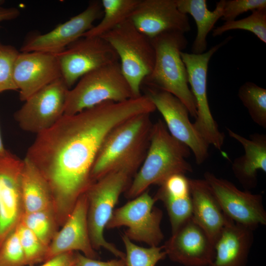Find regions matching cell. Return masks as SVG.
<instances>
[{
	"label": "cell",
	"instance_id": "cell-1",
	"mask_svg": "<svg viewBox=\"0 0 266 266\" xmlns=\"http://www.w3.org/2000/svg\"><path fill=\"white\" fill-rule=\"evenodd\" d=\"M153 111L152 103L145 95L122 102L105 101L74 115H64L36 134L25 158L48 182L59 226L93 183L91 170L107 135L129 119Z\"/></svg>",
	"mask_w": 266,
	"mask_h": 266
},
{
	"label": "cell",
	"instance_id": "cell-2",
	"mask_svg": "<svg viewBox=\"0 0 266 266\" xmlns=\"http://www.w3.org/2000/svg\"><path fill=\"white\" fill-rule=\"evenodd\" d=\"M150 114L143 113L121 123L103 140L91 172L94 183L114 171L132 175L142 164L149 144L153 124Z\"/></svg>",
	"mask_w": 266,
	"mask_h": 266
},
{
	"label": "cell",
	"instance_id": "cell-3",
	"mask_svg": "<svg viewBox=\"0 0 266 266\" xmlns=\"http://www.w3.org/2000/svg\"><path fill=\"white\" fill-rule=\"evenodd\" d=\"M190 149L174 138L165 123L159 120L153 124L148 150L141 166L127 189L125 197L133 199L151 185H161L175 174L192 172L187 161Z\"/></svg>",
	"mask_w": 266,
	"mask_h": 266
},
{
	"label": "cell",
	"instance_id": "cell-4",
	"mask_svg": "<svg viewBox=\"0 0 266 266\" xmlns=\"http://www.w3.org/2000/svg\"><path fill=\"white\" fill-rule=\"evenodd\" d=\"M155 50V61L152 71L144 79L150 88L169 93L187 107L196 118L195 99L189 86L188 74L181 53L188 44L184 33L179 32L163 33L150 39Z\"/></svg>",
	"mask_w": 266,
	"mask_h": 266
},
{
	"label": "cell",
	"instance_id": "cell-5",
	"mask_svg": "<svg viewBox=\"0 0 266 266\" xmlns=\"http://www.w3.org/2000/svg\"><path fill=\"white\" fill-rule=\"evenodd\" d=\"M100 37L116 52L134 97L141 96V86L155 64V52L151 39L140 33L129 18Z\"/></svg>",
	"mask_w": 266,
	"mask_h": 266
},
{
	"label": "cell",
	"instance_id": "cell-6",
	"mask_svg": "<svg viewBox=\"0 0 266 266\" xmlns=\"http://www.w3.org/2000/svg\"><path fill=\"white\" fill-rule=\"evenodd\" d=\"M134 98L119 62L92 70L81 77L67 94L64 114L71 115L105 101Z\"/></svg>",
	"mask_w": 266,
	"mask_h": 266
},
{
	"label": "cell",
	"instance_id": "cell-7",
	"mask_svg": "<svg viewBox=\"0 0 266 266\" xmlns=\"http://www.w3.org/2000/svg\"><path fill=\"white\" fill-rule=\"evenodd\" d=\"M131 175L125 170L111 172L94 182L85 193L89 233L94 249L103 248L123 260L125 253L107 241L103 232L120 195L129 185Z\"/></svg>",
	"mask_w": 266,
	"mask_h": 266
},
{
	"label": "cell",
	"instance_id": "cell-8",
	"mask_svg": "<svg viewBox=\"0 0 266 266\" xmlns=\"http://www.w3.org/2000/svg\"><path fill=\"white\" fill-rule=\"evenodd\" d=\"M233 37L229 36L202 54H195L183 51L181 57L185 66L188 84L195 99L197 116L194 126L200 136L209 145L221 151L225 136L221 132L210 109L207 95V74L209 61L213 55Z\"/></svg>",
	"mask_w": 266,
	"mask_h": 266
},
{
	"label": "cell",
	"instance_id": "cell-9",
	"mask_svg": "<svg viewBox=\"0 0 266 266\" xmlns=\"http://www.w3.org/2000/svg\"><path fill=\"white\" fill-rule=\"evenodd\" d=\"M156 201L145 191L115 209L105 228L126 226L128 229L125 235L132 241L159 246L164 236L161 228L163 212L154 206Z\"/></svg>",
	"mask_w": 266,
	"mask_h": 266
},
{
	"label": "cell",
	"instance_id": "cell-10",
	"mask_svg": "<svg viewBox=\"0 0 266 266\" xmlns=\"http://www.w3.org/2000/svg\"><path fill=\"white\" fill-rule=\"evenodd\" d=\"M56 55L62 78L69 89L86 73L119 61L112 46L98 36H82Z\"/></svg>",
	"mask_w": 266,
	"mask_h": 266
},
{
	"label": "cell",
	"instance_id": "cell-11",
	"mask_svg": "<svg viewBox=\"0 0 266 266\" xmlns=\"http://www.w3.org/2000/svg\"><path fill=\"white\" fill-rule=\"evenodd\" d=\"M69 89L61 77L30 97L14 115L20 128L37 134L53 126L64 114Z\"/></svg>",
	"mask_w": 266,
	"mask_h": 266
},
{
	"label": "cell",
	"instance_id": "cell-12",
	"mask_svg": "<svg viewBox=\"0 0 266 266\" xmlns=\"http://www.w3.org/2000/svg\"><path fill=\"white\" fill-rule=\"evenodd\" d=\"M204 179L229 219L253 230L266 225V211L261 194L241 191L230 181L209 171L204 173Z\"/></svg>",
	"mask_w": 266,
	"mask_h": 266
},
{
	"label": "cell",
	"instance_id": "cell-13",
	"mask_svg": "<svg viewBox=\"0 0 266 266\" xmlns=\"http://www.w3.org/2000/svg\"><path fill=\"white\" fill-rule=\"evenodd\" d=\"M146 95L162 115L170 134L190 149L197 164L204 162L208 157L209 145L191 122L184 104L171 94L153 88H148Z\"/></svg>",
	"mask_w": 266,
	"mask_h": 266
},
{
	"label": "cell",
	"instance_id": "cell-14",
	"mask_svg": "<svg viewBox=\"0 0 266 266\" xmlns=\"http://www.w3.org/2000/svg\"><path fill=\"white\" fill-rule=\"evenodd\" d=\"M102 15L101 1H93L82 12L50 32L28 37L20 50L21 52H40L57 55L82 37Z\"/></svg>",
	"mask_w": 266,
	"mask_h": 266
},
{
	"label": "cell",
	"instance_id": "cell-15",
	"mask_svg": "<svg viewBox=\"0 0 266 266\" xmlns=\"http://www.w3.org/2000/svg\"><path fill=\"white\" fill-rule=\"evenodd\" d=\"M24 164L7 151L0 157V247L16 228L24 212L22 176Z\"/></svg>",
	"mask_w": 266,
	"mask_h": 266
},
{
	"label": "cell",
	"instance_id": "cell-16",
	"mask_svg": "<svg viewBox=\"0 0 266 266\" xmlns=\"http://www.w3.org/2000/svg\"><path fill=\"white\" fill-rule=\"evenodd\" d=\"M163 247L170 260L185 266H209L215 257L214 243L192 217L171 233Z\"/></svg>",
	"mask_w": 266,
	"mask_h": 266
},
{
	"label": "cell",
	"instance_id": "cell-17",
	"mask_svg": "<svg viewBox=\"0 0 266 266\" xmlns=\"http://www.w3.org/2000/svg\"><path fill=\"white\" fill-rule=\"evenodd\" d=\"M129 18L150 39L164 33L191 30L188 17L179 11L176 0H139Z\"/></svg>",
	"mask_w": 266,
	"mask_h": 266
},
{
	"label": "cell",
	"instance_id": "cell-18",
	"mask_svg": "<svg viewBox=\"0 0 266 266\" xmlns=\"http://www.w3.org/2000/svg\"><path fill=\"white\" fill-rule=\"evenodd\" d=\"M13 76L23 101L62 77L56 55L40 52L19 53L14 64Z\"/></svg>",
	"mask_w": 266,
	"mask_h": 266
},
{
	"label": "cell",
	"instance_id": "cell-19",
	"mask_svg": "<svg viewBox=\"0 0 266 266\" xmlns=\"http://www.w3.org/2000/svg\"><path fill=\"white\" fill-rule=\"evenodd\" d=\"M87 209V199L84 193L78 199L62 229L58 230L50 243L46 261L68 252H81L90 258H99L89 236Z\"/></svg>",
	"mask_w": 266,
	"mask_h": 266
},
{
	"label": "cell",
	"instance_id": "cell-20",
	"mask_svg": "<svg viewBox=\"0 0 266 266\" xmlns=\"http://www.w3.org/2000/svg\"><path fill=\"white\" fill-rule=\"evenodd\" d=\"M192 218L215 244L229 219L208 184L203 179L189 178Z\"/></svg>",
	"mask_w": 266,
	"mask_h": 266
},
{
	"label": "cell",
	"instance_id": "cell-21",
	"mask_svg": "<svg viewBox=\"0 0 266 266\" xmlns=\"http://www.w3.org/2000/svg\"><path fill=\"white\" fill-rule=\"evenodd\" d=\"M227 130L230 136L241 144L244 150V154L233 162V172L246 190L255 188L258 171L266 172V135L254 133L247 138L229 128Z\"/></svg>",
	"mask_w": 266,
	"mask_h": 266
},
{
	"label": "cell",
	"instance_id": "cell-22",
	"mask_svg": "<svg viewBox=\"0 0 266 266\" xmlns=\"http://www.w3.org/2000/svg\"><path fill=\"white\" fill-rule=\"evenodd\" d=\"M253 240V230L229 219L214 244L209 266H246Z\"/></svg>",
	"mask_w": 266,
	"mask_h": 266
},
{
	"label": "cell",
	"instance_id": "cell-23",
	"mask_svg": "<svg viewBox=\"0 0 266 266\" xmlns=\"http://www.w3.org/2000/svg\"><path fill=\"white\" fill-rule=\"evenodd\" d=\"M162 201L169 217L171 233L192 217V199L189 178L175 174L168 177L154 197Z\"/></svg>",
	"mask_w": 266,
	"mask_h": 266
},
{
	"label": "cell",
	"instance_id": "cell-24",
	"mask_svg": "<svg viewBox=\"0 0 266 266\" xmlns=\"http://www.w3.org/2000/svg\"><path fill=\"white\" fill-rule=\"evenodd\" d=\"M224 2L225 0H220L215 9L211 11L207 8L206 0H176L179 11L191 15L196 24L197 35L192 46V53L200 54L205 52L207 35L222 18Z\"/></svg>",
	"mask_w": 266,
	"mask_h": 266
},
{
	"label": "cell",
	"instance_id": "cell-25",
	"mask_svg": "<svg viewBox=\"0 0 266 266\" xmlns=\"http://www.w3.org/2000/svg\"><path fill=\"white\" fill-rule=\"evenodd\" d=\"M22 176L24 211L31 213L53 208V200L48 182L39 170L25 158Z\"/></svg>",
	"mask_w": 266,
	"mask_h": 266
},
{
	"label": "cell",
	"instance_id": "cell-26",
	"mask_svg": "<svg viewBox=\"0 0 266 266\" xmlns=\"http://www.w3.org/2000/svg\"><path fill=\"white\" fill-rule=\"evenodd\" d=\"M139 0H102L101 21L82 36L100 37L128 19Z\"/></svg>",
	"mask_w": 266,
	"mask_h": 266
},
{
	"label": "cell",
	"instance_id": "cell-27",
	"mask_svg": "<svg viewBox=\"0 0 266 266\" xmlns=\"http://www.w3.org/2000/svg\"><path fill=\"white\" fill-rule=\"evenodd\" d=\"M238 96L246 108L252 120L266 128V89L247 81L238 89Z\"/></svg>",
	"mask_w": 266,
	"mask_h": 266
},
{
	"label": "cell",
	"instance_id": "cell-28",
	"mask_svg": "<svg viewBox=\"0 0 266 266\" xmlns=\"http://www.w3.org/2000/svg\"><path fill=\"white\" fill-rule=\"evenodd\" d=\"M20 222L48 246L58 231L59 226L53 208L24 212Z\"/></svg>",
	"mask_w": 266,
	"mask_h": 266
},
{
	"label": "cell",
	"instance_id": "cell-29",
	"mask_svg": "<svg viewBox=\"0 0 266 266\" xmlns=\"http://www.w3.org/2000/svg\"><path fill=\"white\" fill-rule=\"evenodd\" d=\"M241 30L251 32L260 40L266 43V8L252 11L248 16L239 20L227 21L212 31L214 37L231 30Z\"/></svg>",
	"mask_w": 266,
	"mask_h": 266
},
{
	"label": "cell",
	"instance_id": "cell-30",
	"mask_svg": "<svg viewBox=\"0 0 266 266\" xmlns=\"http://www.w3.org/2000/svg\"><path fill=\"white\" fill-rule=\"evenodd\" d=\"M122 237L126 249L125 266H155L166 257L163 246L140 247L126 235Z\"/></svg>",
	"mask_w": 266,
	"mask_h": 266
},
{
	"label": "cell",
	"instance_id": "cell-31",
	"mask_svg": "<svg viewBox=\"0 0 266 266\" xmlns=\"http://www.w3.org/2000/svg\"><path fill=\"white\" fill-rule=\"evenodd\" d=\"M16 230L25 255L27 266H34L45 262L48 246L21 222Z\"/></svg>",
	"mask_w": 266,
	"mask_h": 266
},
{
	"label": "cell",
	"instance_id": "cell-32",
	"mask_svg": "<svg viewBox=\"0 0 266 266\" xmlns=\"http://www.w3.org/2000/svg\"><path fill=\"white\" fill-rule=\"evenodd\" d=\"M0 266H27L16 228L0 247Z\"/></svg>",
	"mask_w": 266,
	"mask_h": 266
},
{
	"label": "cell",
	"instance_id": "cell-33",
	"mask_svg": "<svg viewBox=\"0 0 266 266\" xmlns=\"http://www.w3.org/2000/svg\"><path fill=\"white\" fill-rule=\"evenodd\" d=\"M19 53L12 46L0 45V93L17 90L14 82L13 72Z\"/></svg>",
	"mask_w": 266,
	"mask_h": 266
},
{
	"label": "cell",
	"instance_id": "cell-34",
	"mask_svg": "<svg viewBox=\"0 0 266 266\" xmlns=\"http://www.w3.org/2000/svg\"><path fill=\"white\" fill-rule=\"evenodd\" d=\"M261 8H266V0H225L221 18L225 22L233 21L244 12Z\"/></svg>",
	"mask_w": 266,
	"mask_h": 266
},
{
	"label": "cell",
	"instance_id": "cell-35",
	"mask_svg": "<svg viewBox=\"0 0 266 266\" xmlns=\"http://www.w3.org/2000/svg\"><path fill=\"white\" fill-rule=\"evenodd\" d=\"M75 256L74 266H125V260L122 259L101 261L87 257L79 252H75Z\"/></svg>",
	"mask_w": 266,
	"mask_h": 266
},
{
	"label": "cell",
	"instance_id": "cell-36",
	"mask_svg": "<svg viewBox=\"0 0 266 266\" xmlns=\"http://www.w3.org/2000/svg\"><path fill=\"white\" fill-rule=\"evenodd\" d=\"M75 252H68L57 255L42 263L39 266H74Z\"/></svg>",
	"mask_w": 266,
	"mask_h": 266
},
{
	"label": "cell",
	"instance_id": "cell-37",
	"mask_svg": "<svg viewBox=\"0 0 266 266\" xmlns=\"http://www.w3.org/2000/svg\"><path fill=\"white\" fill-rule=\"evenodd\" d=\"M20 14L18 9L14 7L4 8L0 6V22L14 19Z\"/></svg>",
	"mask_w": 266,
	"mask_h": 266
},
{
	"label": "cell",
	"instance_id": "cell-38",
	"mask_svg": "<svg viewBox=\"0 0 266 266\" xmlns=\"http://www.w3.org/2000/svg\"><path fill=\"white\" fill-rule=\"evenodd\" d=\"M7 152V150L4 148L2 140L1 139V136L0 132V157L3 156Z\"/></svg>",
	"mask_w": 266,
	"mask_h": 266
},
{
	"label": "cell",
	"instance_id": "cell-39",
	"mask_svg": "<svg viewBox=\"0 0 266 266\" xmlns=\"http://www.w3.org/2000/svg\"><path fill=\"white\" fill-rule=\"evenodd\" d=\"M3 1L2 0H0V4Z\"/></svg>",
	"mask_w": 266,
	"mask_h": 266
}]
</instances>
